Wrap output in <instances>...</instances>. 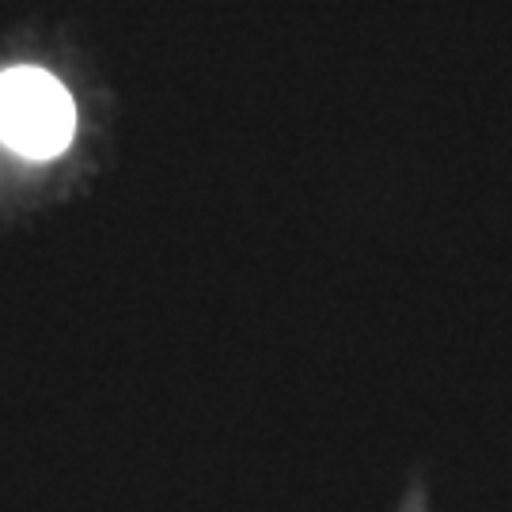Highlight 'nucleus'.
<instances>
[{
  "label": "nucleus",
  "mask_w": 512,
  "mask_h": 512,
  "mask_svg": "<svg viewBox=\"0 0 512 512\" xmlns=\"http://www.w3.org/2000/svg\"><path fill=\"white\" fill-rule=\"evenodd\" d=\"M80 145V107L69 84L42 65L0 69V160L31 205L69 186Z\"/></svg>",
  "instance_id": "obj_1"
},
{
  "label": "nucleus",
  "mask_w": 512,
  "mask_h": 512,
  "mask_svg": "<svg viewBox=\"0 0 512 512\" xmlns=\"http://www.w3.org/2000/svg\"><path fill=\"white\" fill-rule=\"evenodd\" d=\"M399 512H429V501H425V482H421V478L410 486V494H406L403 509Z\"/></svg>",
  "instance_id": "obj_2"
}]
</instances>
